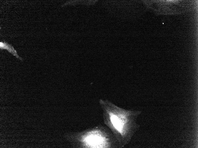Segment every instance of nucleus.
Listing matches in <instances>:
<instances>
[{
  "label": "nucleus",
  "mask_w": 198,
  "mask_h": 148,
  "mask_svg": "<svg viewBox=\"0 0 198 148\" xmlns=\"http://www.w3.org/2000/svg\"><path fill=\"white\" fill-rule=\"evenodd\" d=\"M64 137L73 148H120L111 131L101 125L81 131L68 132Z\"/></svg>",
  "instance_id": "2"
},
{
  "label": "nucleus",
  "mask_w": 198,
  "mask_h": 148,
  "mask_svg": "<svg viewBox=\"0 0 198 148\" xmlns=\"http://www.w3.org/2000/svg\"><path fill=\"white\" fill-rule=\"evenodd\" d=\"M0 48L1 50H7L9 53L15 56L17 58H18L21 61H23L22 58L18 56L17 51L14 48L13 46L6 42L5 41H4V42L2 41L0 42Z\"/></svg>",
  "instance_id": "3"
},
{
  "label": "nucleus",
  "mask_w": 198,
  "mask_h": 148,
  "mask_svg": "<svg viewBox=\"0 0 198 148\" xmlns=\"http://www.w3.org/2000/svg\"><path fill=\"white\" fill-rule=\"evenodd\" d=\"M103 122L111 131L122 148L130 142L139 126L136 120L141 112L126 110L109 100L100 99Z\"/></svg>",
  "instance_id": "1"
}]
</instances>
